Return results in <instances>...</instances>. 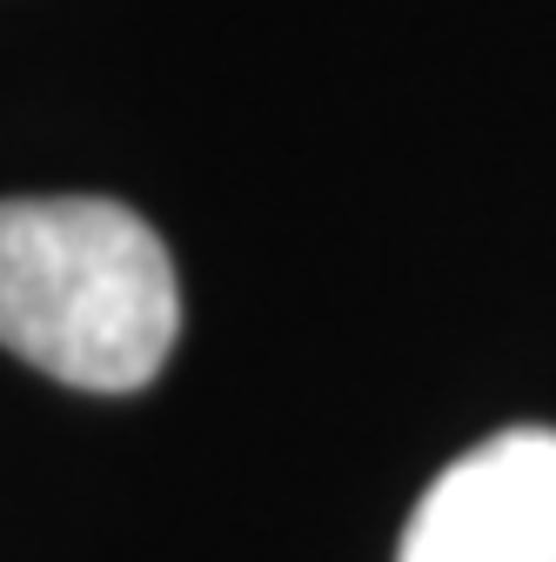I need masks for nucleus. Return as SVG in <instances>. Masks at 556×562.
Returning a JSON list of instances; mask_svg holds the SVG:
<instances>
[{
    "label": "nucleus",
    "mask_w": 556,
    "mask_h": 562,
    "mask_svg": "<svg viewBox=\"0 0 556 562\" xmlns=\"http://www.w3.org/2000/svg\"><path fill=\"white\" fill-rule=\"evenodd\" d=\"M181 289L162 235L101 194L0 201V341L41 375L127 395L162 375Z\"/></svg>",
    "instance_id": "f257e3e1"
},
{
    "label": "nucleus",
    "mask_w": 556,
    "mask_h": 562,
    "mask_svg": "<svg viewBox=\"0 0 556 562\" xmlns=\"http://www.w3.org/2000/svg\"><path fill=\"white\" fill-rule=\"evenodd\" d=\"M396 562H556V429H503L415 503Z\"/></svg>",
    "instance_id": "f03ea898"
}]
</instances>
